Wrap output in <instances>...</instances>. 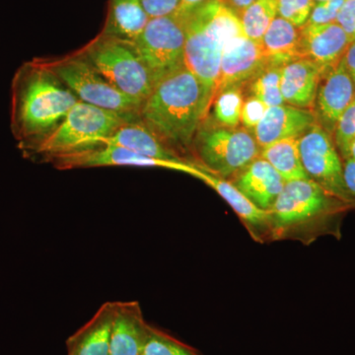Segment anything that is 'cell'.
I'll return each mask as SVG.
<instances>
[{
  "label": "cell",
  "mask_w": 355,
  "mask_h": 355,
  "mask_svg": "<svg viewBox=\"0 0 355 355\" xmlns=\"http://www.w3.org/2000/svg\"><path fill=\"white\" fill-rule=\"evenodd\" d=\"M77 102L46 60L35 58L21 65L11 86V130L21 150H31Z\"/></svg>",
  "instance_id": "1"
},
{
  "label": "cell",
  "mask_w": 355,
  "mask_h": 355,
  "mask_svg": "<svg viewBox=\"0 0 355 355\" xmlns=\"http://www.w3.org/2000/svg\"><path fill=\"white\" fill-rule=\"evenodd\" d=\"M214 95L186 67L160 79L142 104L139 118L181 155L190 150Z\"/></svg>",
  "instance_id": "2"
},
{
  "label": "cell",
  "mask_w": 355,
  "mask_h": 355,
  "mask_svg": "<svg viewBox=\"0 0 355 355\" xmlns=\"http://www.w3.org/2000/svg\"><path fill=\"white\" fill-rule=\"evenodd\" d=\"M354 205L310 179L286 182L268 211L270 242L293 240L309 246L318 238H342L345 214Z\"/></svg>",
  "instance_id": "3"
},
{
  "label": "cell",
  "mask_w": 355,
  "mask_h": 355,
  "mask_svg": "<svg viewBox=\"0 0 355 355\" xmlns=\"http://www.w3.org/2000/svg\"><path fill=\"white\" fill-rule=\"evenodd\" d=\"M184 31V67L216 96L226 40L244 33L237 13L222 0L180 7Z\"/></svg>",
  "instance_id": "4"
},
{
  "label": "cell",
  "mask_w": 355,
  "mask_h": 355,
  "mask_svg": "<svg viewBox=\"0 0 355 355\" xmlns=\"http://www.w3.org/2000/svg\"><path fill=\"white\" fill-rule=\"evenodd\" d=\"M137 116H123L78 101L62 123L26 155L41 156L51 161L102 146L121 125Z\"/></svg>",
  "instance_id": "5"
},
{
  "label": "cell",
  "mask_w": 355,
  "mask_h": 355,
  "mask_svg": "<svg viewBox=\"0 0 355 355\" xmlns=\"http://www.w3.org/2000/svg\"><path fill=\"white\" fill-rule=\"evenodd\" d=\"M80 53L114 88L141 105L157 83L132 41L101 33Z\"/></svg>",
  "instance_id": "6"
},
{
  "label": "cell",
  "mask_w": 355,
  "mask_h": 355,
  "mask_svg": "<svg viewBox=\"0 0 355 355\" xmlns=\"http://www.w3.org/2000/svg\"><path fill=\"white\" fill-rule=\"evenodd\" d=\"M191 148L197 158L193 163L228 181L261 157L254 135L239 127L200 128Z\"/></svg>",
  "instance_id": "7"
},
{
  "label": "cell",
  "mask_w": 355,
  "mask_h": 355,
  "mask_svg": "<svg viewBox=\"0 0 355 355\" xmlns=\"http://www.w3.org/2000/svg\"><path fill=\"white\" fill-rule=\"evenodd\" d=\"M46 62L78 101L123 116H139L142 105L114 88L80 51Z\"/></svg>",
  "instance_id": "8"
},
{
  "label": "cell",
  "mask_w": 355,
  "mask_h": 355,
  "mask_svg": "<svg viewBox=\"0 0 355 355\" xmlns=\"http://www.w3.org/2000/svg\"><path fill=\"white\" fill-rule=\"evenodd\" d=\"M132 42L156 83L184 65V31L179 11L150 18Z\"/></svg>",
  "instance_id": "9"
},
{
  "label": "cell",
  "mask_w": 355,
  "mask_h": 355,
  "mask_svg": "<svg viewBox=\"0 0 355 355\" xmlns=\"http://www.w3.org/2000/svg\"><path fill=\"white\" fill-rule=\"evenodd\" d=\"M299 150L310 180L331 195L354 205L345 188L343 160L333 135L316 123L299 137Z\"/></svg>",
  "instance_id": "10"
},
{
  "label": "cell",
  "mask_w": 355,
  "mask_h": 355,
  "mask_svg": "<svg viewBox=\"0 0 355 355\" xmlns=\"http://www.w3.org/2000/svg\"><path fill=\"white\" fill-rule=\"evenodd\" d=\"M60 169H76V168L96 167H128L163 168L175 170L191 175L193 166L191 162H173V161L157 160L132 153L121 146L112 144L92 147L67 155L60 156L51 160Z\"/></svg>",
  "instance_id": "11"
},
{
  "label": "cell",
  "mask_w": 355,
  "mask_h": 355,
  "mask_svg": "<svg viewBox=\"0 0 355 355\" xmlns=\"http://www.w3.org/2000/svg\"><path fill=\"white\" fill-rule=\"evenodd\" d=\"M268 64L270 60L260 42L248 38L245 33L230 37L226 40L222 51L216 93L233 86L244 87Z\"/></svg>",
  "instance_id": "12"
},
{
  "label": "cell",
  "mask_w": 355,
  "mask_h": 355,
  "mask_svg": "<svg viewBox=\"0 0 355 355\" xmlns=\"http://www.w3.org/2000/svg\"><path fill=\"white\" fill-rule=\"evenodd\" d=\"M354 98V83L343 58L340 64L324 73L320 81L313 109L318 125L333 135L338 119Z\"/></svg>",
  "instance_id": "13"
},
{
  "label": "cell",
  "mask_w": 355,
  "mask_h": 355,
  "mask_svg": "<svg viewBox=\"0 0 355 355\" xmlns=\"http://www.w3.org/2000/svg\"><path fill=\"white\" fill-rule=\"evenodd\" d=\"M191 176L197 178L203 183L214 189L226 202L232 207L240 220L244 224L248 232L254 241L258 243L270 242V217L268 211L259 209L228 180L207 172V170L196 164Z\"/></svg>",
  "instance_id": "14"
},
{
  "label": "cell",
  "mask_w": 355,
  "mask_h": 355,
  "mask_svg": "<svg viewBox=\"0 0 355 355\" xmlns=\"http://www.w3.org/2000/svg\"><path fill=\"white\" fill-rule=\"evenodd\" d=\"M301 55L326 73L342 62L352 40L338 23L306 24L300 28Z\"/></svg>",
  "instance_id": "15"
},
{
  "label": "cell",
  "mask_w": 355,
  "mask_h": 355,
  "mask_svg": "<svg viewBox=\"0 0 355 355\" xmlns=\"http://www.w3.org/2000/svg\"><path fill=\"white\" fill-rule=\"evenodd\" d=\"M150 331L137 301H114L110 355H142Z\"/></svg>",
  "instance_id": "16"
},
{
  "label": "cell",
  "mask_w": 355,
  "mask_h": 355,
  "mask_svg": "<svg viewBox=\"0 0 355 355\" xmlns=\"http://www.w3.org/2000/svg\"><path fill=\"white\" fill-rule=\"evenodd\" d=\"M316 116L311 110L282 104L270 107L253 135L261 148L287 139L304 135L316 125Z\"/></svg>",
  "instance_id": "17"
},
{
  "label": "cell",
  "mask_w": 355,
  "mask_h": 355,
  "mask_svg": "<svg viewBox=\"0 0 355 355\" xmlns=\"http://www.w3.org/2000/svg\"><path fill=\"white\" fill-rule=\"evenodd\" d=\"M103 144L121 146L132 153L173 162H190L166 144L139 116L121 125Z\"/></svg>",
  "instance_id": "18"
},
{
  "label": "cell",
  "mask_w": 355,
  "mask_h": 355,
  "mask_svg": "<svg viewBox=\"0 0 355 355\" xmlns=\"http://www.w3.org/2000/svg\"><path fill=\"white\" fill-rule=\"evenodd\" d=\"M259 209L270 211L286 182L265 159L259 157L231 180Z\"/></svg>",
  "instance_id": "19"
},
{
  "label": "cell",
  "mask_w": 355,
  "mask_h": 355,
  "mask_svg": "<svg viewBox=\"0 0 355 355\" xmlns=\"http://www.w3.org/2000/svg\"><path fill=\"white\" fill-rule=\"evenodd\" d=\"M323 72L307 58H299L282 67V94L291 106L313 111Z\"/></svg>",
  "instance_id": "20"
},
{
  "label": "cell",
  "mask_w": 355,
  "mask_h": 355,
  "mask_svg": "<svg viewBox=\"0 0 355 355\" xmlns=\"http://www.w3.org/2000/svg\"><path fill=\"white\" fill-rule=\"evenodd\" d=\"M114 302L104 303L83 328L67 340V355H110Z\"/></svg>",
  "instance_id": "21"
},
{
  "label": "cell",
  "mask_w": 355,
  "mask_h": 355,
  "mask_svg": "<svg viewBox=\"0 0 355 355\" xmlns=\"http://www.w3.org/2000/svg\"><path fill=\"white\" fill-rule=\"evenodd\" d=\"M270 64L284 65L302 58L300 28L277 16L261 41Z\"/></svg>",
  "instance_id": "22"
},
{
  "label": "cell",
  "mask_w": 355,
  "mask_h": 355,
  "mask_svg": "<svg viewBox=\"0 0 355 355\" xmlns=\"http://www.w3.org/2000/svg\"><path fill=\"white\" fill-rule=\"evenodd\" d=\"M149 19L140 0H109L108 15L102 34L135 41Z\"/></svg>",
  "instance_id": "23"
},
{
  "label": "cell",
  "mask_w": 355,
  "mask_h": 355,
  "mask_svg": "<svg viewBox=\"0 0 355 355\" xmlns=\"http://www.w3.org/2000/svg\"><path fill=\"white\" fill-rule=\"evenodd\" d=\"M261 157L270 163L286 182L309 179L301 161L297 137L279 140L261 148Z\"/></svg>",
  "instance_id": "24"
},
{
  "label": "cell",
  "mask_w": 355,
  "mask_h": 355,
  "mask_svg": "<svg viewBox=\"0 0 355 355\" xmlns=\"http://www.w3.org/2000/svg\"><path fill=\"white\" fill-rule=\"evenodd\" d=\"M279 16V0H256L239 17L248 38L261 41L272 21Z\"/></svg>",
  "instance_id": "25"
},
{
  "label": "cell",
  "mask_w": 355,
  "mask_h": 355,
  "mask_svg": "<svg viewBox=\"0 0 355 355\" xmlns=\"http://www.w3.org/2000/svg\"><path fill=\"white\" fill-rule=\"evenodd\" d=\"M282 65L268 64L247 84L249 95L258 98L266 106L286 104L282 94Z\"/></svg>",
  "instance_id": "26"
},
{
  "label": "cell",
  "mask_w": 355,
  "mask_h": 355,
  "mask_svg": "<svg viewBox=\"0 0 355 355\" xmlns=\"http://www.w3.org/2000/svg\"><path fill=\"white\" fill-rule=\"evenodd\" d=\"M244 95L243 87L239 86L223 89L216 93L212 104L214 119L219 125L227 128H238L241 125Z\"/></svg>",
  "instance_id": "27"
},
{
  "label": "cell",
  "mask_w": 355,
  "mask_h": 355,
  "mask_svg": "<svg viewBox=\"0 0 355 355\" xmlns=\"http://www.w3.org/2000/svg\"><path fill=\"white\" fill-rule=\"evenodd\" d=\"M142 355H198L188 345L151 327Z\"/></svg>",
  "instance_id": "28"
},
{
  "label": "cell",
  "mask_w": 355,
  "mask_h": 355,
  "mask_svg": "<svg viewBox=\"0 0 355 355\" xmlns=\"http://www.w3.org/2000/svg\"><path fill=\"white\" fill-rule=\"evenodd\" d=\"M333 139L343 160L349 158V147L355 140V98L338 119Z\"/></svg>",
  "instance_id": "29"
},
{
  "label": "cell",
  "mask_w": 355,
  "mask_h": 355,
  "mask_svg": "<svg viewBox=\"0 0 355 355\" xmlns=\"http://www.w3.org/2000/svg\"><path fill=\"white\" fill-rule=\"evenodd\" d=\"M316 2L314 0H279V16L295 27L307 24Z\"/></svg>",
  "instance_id": "30"
},
{
  "label": "cell",
  "mask_w": 355,
  "mask_h": 355,
  "mask_svg": "<svg viewBox=\"0 0 355 355\" xmlns=\"http://www.w3.org/2000/svg\"><path fill=\"white\" fill-rule=\"evenodd\" d=\"M345 0H324L316 2L308 20V24L322 25L336 23Z\"/></svg>",
  "instance_id": "31"
},
{
  "label": "cell",
  "mask_w": 355,
  "mask_h": 355,
  "mask_svg": "<svg viewBox=\"0 0 355 355\" xmlns=\"http://www.w3.org/2000/svg\"><path fill=\"white\" fill-rule=\"evenodd\" d=\"M268 107L258 98L247 96L243 103L241 112V125L247 130L254 132V128L263 118Z\"/></svg>",
  "instance_id": "32"
},
{
  "label": "cell",
  "mask_w": 355,
  "mask_h": 355,
  "mask_svg": "<svg viewBox=\"0 0 355 355\" xmlns=\"http://www.w3.org/2000/svg\"><path fill=\"white\" fill-rule=\"evenodd\" d=\"M149 18L171 15L179 10L182 0H140Z\"/></svg>",
  "instance_id": "33"
},
{
  "label": "cell",
  "mask_w": 355,
  "mask_h": 355,
  "mask_svg": "<svg viewBox=\"0 0 355 355\" xmlns=\"http://www.w3.org/2000/svg\"><path fill=\"white\" fill-rule=\"evenodd\" d=\"M336 23L347 33L349 39L355 42V0H345Z\"/></svg>",
  "instance_id": "34"
},
{
  "label": "cell",
  "mask_w": 355,
  "mask_h": 355,
  "mask_svg": "<svg viewBox=\"0 0 355 355\" xmlns=\"http://www.w3.org/2000/svg\"><path fill=\"white\" fill-rule=\"evenodd\" d=\"M343 180L345 188L355 207V161L349 158L343 160Z\"/></svg>",
  "instance_id": "35"
},
{
  "label": "cell",
  "mask_w": 355,
  "mask_h": 355,
  "mask_svg": "<svg viewBox=\"0 0 355 355\" xmlns=\"http://www.w3.org/2000/svg\"><path fill=\"white\" fill-rule=\"evenodd\" d=\"M343 62H345V69L349 72L350 78L355 87V42H352L343 57Z\"/></svg>",
  "instance_id": "36"
},
{
  "label": "cell",
  "mask_w": 355,
  "mask_h": 355,
  "mask_svg": "<svg viewBox=\"0 0 355 355\" xmlns=\"http://www.w3.org/2000/svg\"><path fill=\"white\" fill-rule=\"evenodd\" d=\"M222 1L239 16L248 6H251L256 0H222Z\"/></svg>",
  "instance_id": "37"
},
{
  "label": "cell",
  "mask_w": 355,
  "mask_h": 355,
  "mask_svg": "<svg viewBox=\"0 0 355 355\" xmlns=\"http://www.w3.org/2000/svg\"><path fill=\"white\" fill-rule=\"evenodd\" d=\"M207 1V0H182V7H189L197 6V4L202 3V2Z\"/></svg>",
  "instance_id": "38"
},
{
  "label": "cell",
  "mask_w": 355,
  "mask_h": 355,
  "mask_svg": "<svg viewBox=\"0 0 355 355\" xmlns=\"http://www.w3.org/2000/svg\"><path fill=\"white\" fill-rule=\"evenodd\" d=\"M349 158L354 159L355 161V140H354V142H352V146L349 147Z\"/></svg>",
  "instance_id": "39"
},
{
  "label": "cell",
  "mask_w": 355,
  "mask_h": 355,
  "mask_svg": "<svg viewBox=\"0 0 355 355\" xmlns=\"http://www.w3.org/2000/svg\"><path fill=\"white\" fill-rule=\"evenodd\" d=\"M315 2H321L324 1V0H314Z\"/></svg>",
  "instance_id": "40"
}]
</instances>
